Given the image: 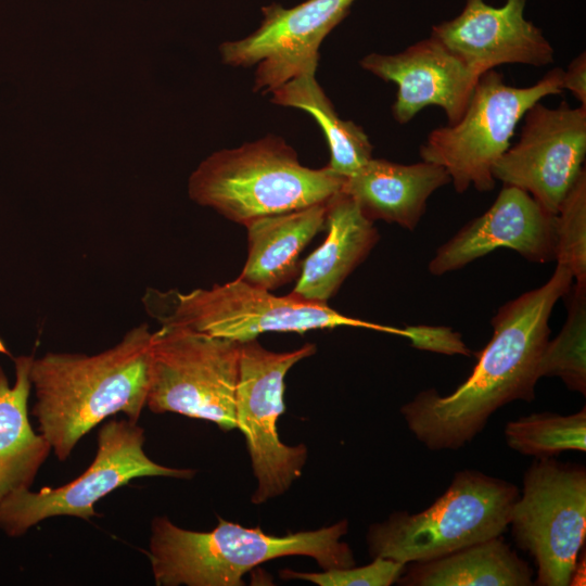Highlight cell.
<instances>
[{
	"label": "cell",
	"mask_w": 586,
	"mask_h": 586,
	"mask_svg": "<svg viewBox=\"0 0 586 586\" xmlns=\"http://www.w3.org/2000/svg\"><path fill=\"white\" fill-rule=\"evenodd\" d=\"M270 93L271 102L306 111L317 120L329 145L327 166L332 171L348 177L372 158L373 146L364 129L339 116L315 73L296 76Z\"/></svg>",
	"instance_id": "22"
},
{
	"label": "cell",
	"mask_w": 586,
	"mask_h": 586,
	"mask_svg": "<svg viewBox=\"0 0 586 586\" xmlns=\"http://www.w3.org/2000/svg\"><path fill=\"white\" fill-rule=\"evenodd\" d=\"M347 531L348 522L342 520L275 536L219 519L212 531L198 532L155 517L146 555L157 586H241L253 568L281 557H310L323 570L354 566V555L341 540Z\"/></svg>",
	"instance_id": "3"
},
{
	"label": "cell",
	"mask_w": 586,
	"mask_h": 586,
	"mask_svg": "<svg viewBox=\"0 0 586 586\" xmlns=\"http://www.w3.org/2000/svg\"><path fill=\"white\" fill-rule=\"evenodd\" d=\"M144 430L128 419H112L102 424L97 453L86 471L59 487L38 492L20 489L0 504V531L20 537L41 521L53 517H75L89 521L94 506L131 480L145 476L192 479L195 471L162 466L144 451Z\"/></svg>",
	"instance_id": "9"
},
{
	"label": "cell",
	"mask_w": 586,
	"mask_h": 586,
	"mask_svg": "<svg viewBox=\"0 0 586 586\" xmlns=\"http://www.w3.org/2000/svg\"><path fill=\"white\" fill-rule=\"evenodd\" d=\"M34 355L13 357L15 381L0 367V504L10 494L30 488L51 450L29 422V370Z\"/></svg>",
	"instance_id": "20"
},
{
	"label": "cell",
	"mask_w": 586,
	"mask_h": 586,
	"mask_svg": "<svg viewBox=\"0 0 586 586\" xmlns=\"http://www.w3.org/2000/svg\"><path fill=\"white\" fill-rule=\"evenodd\" d=\"M315 353L316 345L310 343L282 353L266 349L256 339L240 343L235 420L245 437L257 481L251 498L255 505L282 495L302 475L306 446L282 443L277 422L285 410L286 373Z\"/></svg>",
	"instance_id": "11"
},
{
	"label": "cell",
	"mask_w": 586,
	"mask_h": 586,
	"mask_svg": "<svg viewBox=\"0 0 586 586\" xmlns=\"http://www.w3.org/2000/svg\"><path fill=\"white\" fill-rule=\"evenodd\" d=\"M449 182L446 169L433 163L407 165L372 157L345 178L342 191L369 220H384L413 230L425 213L430 196Z\"/></svg>",
	"instance_id": "17"
},
{
	"label": "cell",
	"mask_w": 586,
	"mask_h": 586,
	"mask_svg": "<svg viewBox=\"0 0 586 586\" xmlns=\"http://www.w3.org/2000/svg\"><path fill=\"white\" fill-rule=\"evenodd\" d=\"M562 74L553 67L534 85L514 87L495 69L484 72L460 120L428 135L419 150L421 160L444 167L457 193L470 187L492 191L493 167L511 145L517 125L535 103L563 91Z\"/></svg>",
	"instance_id": "7"
},
{
	"label": "cell",
	"mask_w": 586,
	"mask_h": 586,
	"mask_svg": "<svg viewBox=\"0 0 586 586\" xmlns=\"http://www.w3.org/2000/svg\"><path fill=\"white\" fill-rule=\"evenodd\" d=\"M408 586H528L533 570L500 537L411 563L396 581Z\"/></svg>",
	"instance_id": "21"
},
{
	"label": "cell",
	"mask_w": 586,
	"mask_h": 586,
	"mask_svg": "<svg viewBox=\"0 0 586 586\" xmlns=\"http://www.w3.org/2000/svg\"><path fill=\"white\" fill-rule=\"evenodd\" d=\"M517 545L537 566L539 586H568L586 535V470L538 458L526 470L510 522Z\"/></svg>",
	"instance_id": "10"
},
{
	"label": "cell",
	"mask_w": 586,
	"mask_h": 586,
	"mask_svg": "<svg viewBox=\"0 0 586 586\" xmlns=\"http://www.w3.org/2000/svg\"><path fill=\"white\" fill-rule=\"evenodd\" d=\"M562 89L570 91L582 106H586V54L584 51L563 71Z\"/></svg>",
	"instance_id": "28"
},
{
	"label": "cell",
	"mask_w": 586,
	"mask_h": 586,
	"mask_svg": "<svg viewBox=\"0 0 586 586\" xmlns=\"http://www.w3.org/2000/svg\"><path fill=\"white\" fill-rule=\"evenodd\" d=\"M327 202L249 221L247 256L238 278L271 291L301 271V254L324 228Z\"/></svg>",
	"instance_id": "19"
},
{
	"label": "cell",
	"mask_w": 586,
	"mask_h": 586,
	"mask_svg": "<svg viewBox=\"0 0 586 586\" xmlns=\"http://www.w3.org/2000/svg\"><path fill=\"white\" fill-rule=\"evenodd\" d=\"M555 260L586 284V171L582 170L556 214Z\"/></svg>",
	"instance_id": "25"
},
{
	"label": "cell",
	"mask_w": 586,
	"mask_h": 586,
	"mask_svg": "<svg viewBox=\"0 0 586 586\" xmlns=\"http://www.w3.org/2000/svg\"><path fill=\"white\" fill-rule=\"evenodd\" d=\"M405 570V564L386 559L373 558L364 566L323 570L321 573L281 571L282 578H298L319 586H390Z\"/></svg>",
	"instance_id": "26"
},
{
	"label": "cell",
	"mask_w": 586,
	"mask_h": 586,
	"mask_svg": "<svg viewBox=\"0 0 586 586\" xmlns=\"http://www.w3.org/2000/svg\"><path fill=\"white\" fill-rule=\"evenodd\" d=\"M525 3L506 0L494 8L484 0H466L461 13L434 25L431 35L479 75L504 64H552L555 50L543 31L524 17Z\"/></svg>",
	"instance_id": "16"
},
{
	"label": "cell",
	"mask_w": 586,
	"mask_h": 586,
	"mask_svg": "<svg viewBox=\"0 0 586 586\" xmlns=\"http://www.w3.org/2000/svg\"><path fill=\"white\" fill-rule=\"evenodd\" d=\"M508 446L526 456L550 458L566 450H586V408L572 415L532 413L509 421Z\"/></svg>",
	"instance_id": "24"
},
{
	"label": "cell",
	"mask_w": 586,
	"mask_h": 586,
	"mask_svg": "<svg viewBox=\"0 0 586 586\" xmlns=\"http://www.w3.org/2000/svg\"><path fill=\"white\" fill-rule=\"evenodd\" d=\"M345 178L328 166L302 165L292 146L268 135L209 155L191 174L188 193L199 205L245 226L258 217L326 203L342 190Z\"/></svg>",
	"instance_id": "4"
},
{
	"label": "cell",
	"mask_w": 586,
	"mask_h": 586,
	"mask_svg": "<svg viewBox=\"0 0 586 586\" xmlns=\"http://www.w3.org/2000/svg\"><path fill=\"white\" fill-rule=\"evenodd\" d=\"M327 235L302 263L292 294L318 304L336 294L380 239L373 221L342 190L327 202Z\"/></svg>",
	"instance_id": "18"
},
{
	"label": "cell",
	"mask_w": 586,
	"mask_h": 586,
	"mask_svg": "<svg viewBox=\"0 0 586 586\" xmlns=\"http://www.w3.org/2000/svg\"><path fill=\"white\" fill-rule=\"evenodd\" d=\"M354 1L307 0L290 9L266 5L256 30L220 46L222 62L256 66L254 91L269 93L296 76L316 73L322 40L348 14Z\"/></svg>",
	"instance_id": "13"
},
{
	"label": "cell",
	"mask_w": 586,
	"mask_h": 586,
	"mask_svg": "<svg viewBox=\"0 0 586 586\" xmlns=\"http://www.w3.org/2000/svg\"><path fill=\"white\" fill-rule=\"evenodd\" d=\"M411 344L417 348L448 355H470L461 335L447 327L418 326L417 335Z\"/></svg>",
	"instance_id": "27"
},
{
	"label": "cell",
	"mask_w": 586,
	"mask_h": 586,
	"mask_svg": "<svg viewBox=\"0 0 586 586\" xmlns=\"http://www.w3.org/2000/svg\"><path fill=\"white\" fill-rule=\"evenodd\" d=\"M146 313L161 326H179L238 342L269 331L303 333L316 329L353 327L407 336V329L349 317L328 304L313 303L292 293L278 296L237 278L189 292L149 289Z\"/></svg>",
	"instance_id": "5"
},
{
	"label": "cell",
	"mask_w": 586,
	"mask_h": 586,
	"mask_svg": "<svg viewBox=\"0 0 586 586\" xmlns=\"http://www.w3.org/2000/svg\"><path fill=\"white\" fill-rule=\"evenodd\" d=\"M152 335L149 326L141 323L97 354L34 356L31 415L60 461L67 460L78 442L109 417L123 413L138 422L146 407Z\"/></svg>",
	"instance_id": "2"
},
{
	"label": "cell",
	"mask_w": 586,
	"mask_h": 586,
	"mask_svg": "<svg viewBox=\"0 0 586 586\" xmlns=\"http://www.w3.org/2000/svg\"><path fill=\"white\" fill-rule=\"evenodd\" d=\"M518 497L514 484L477 470L458 471L425 510L396 511L372 524L367 534L369 552L406 565L501 536Z\"/></svg>",
	"instance_id": "6"
},
{
	"label": "cell",
	"mask_w": 586,
	"mask_h": 586,
	"mask_svg": "<svg viewBox=\"0 0 586 586\" xmlns=\"http://www.w3.org/2000/svg\"><path fill=\"white\" fill-rule=\"evenodd\" d=\"M499 247L513 250L533 263L555 260L556 215L544 209L527 192L504 186L485 213L436 250L428 269L433 276H442Z\"/></svg>",
	"instance_id": "14"
},
{
	"label": "cell",
	"mask_w": 586,
	"mask_h": 586,
	"mask_svg": "<svg viewBox=\"0 0 586 586\" xmlns=\"http://www.w3.org/2000/svg\"><path fill=\"white\" fill-rule=\"evenodd\" d=\"M573 276L557 264L547 282L500 306L492 318L493 335L477 361L451 394L435 388L418 393L400 408L408 429L431 450L459 449L470 443L500 407L532 402L538 361L549 340V318L571 290Z\"/></svg>",
	"instance_id": "1"
},
{
	"label": "cell",
	"mask_w": 586,
	"mask_h": 586,
	"mask_svg": "<svg viewBox=\"0 0 586 586\" xmlns=\"http://www.w3.org/2000/svg\"><path fill=\"white\" fill-rule=\"evenodd\" d=\"M520 138L493 167L504 186L527 192L544 209L556 215L584 169L586 106L557 107L537 102L523 116Z\"/></svg>",
	"instance_id": "12"
},
{
	"label": "cell",
	"mask_w": 586,
	"mask_h": 586,
	"mask_svg": "<svg viewBox=\"0 0 586 586\" xmlns=\"http://www.w3.org/2000/svg\"><path fill=\"white\" fill-rule=\"evenodd\" d=\"M240 343L179 326L153 331L146 407L237 428Z\"/></svg>",
	"instance_id": "8"
},
{
	"label": "cell",
	"mask_w": 586,
	"mask_h": 586,
	"mask_svg": "<svg viewBox=\"0 0 586 586\" xmlns=\"http://www.w3.org/2000/svg\"><path fill=\"white\" fill-rule=\"evenodd\" d=\"M566 320L553 340H548L538 361V377H558L572 391L586 394V284H574Z\"/></svg>",
	"instance_id": "23"
},
{
	"label": "cell",
	"mask_w": 586,
	"mask_h": 586,
	"mask_svg": "<svg viewBox=\"0 0 586 586\" xmlns=\"http://www.w3.org/2000/svg\"><path fill=\"white\" fill-rule=\"evenodd\" d=\"M360 66L397 86L394 119L410 122L429 105L440 106L453 125L463 116L481 75L434 36L396 54L370 53Z\"/></svg>",
	"instance_id": "15"
}]
</instances>
